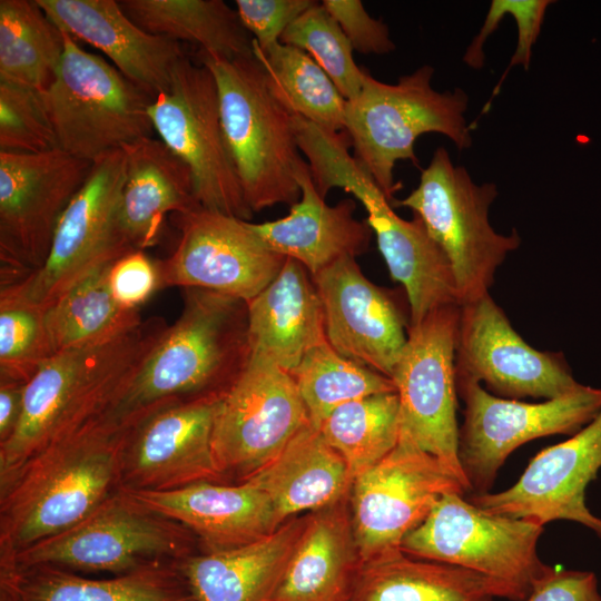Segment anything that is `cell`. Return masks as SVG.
<instances>
[{"instance_id": "1", "label": "cell", "mask_w": 601, "mask_h": 601, "mask_svg": "<svg viewBox=\"0 0 601 601\" xmlns=\"http://www.w3.org/2000/svg\"><path fill=\"white\" fill-rule=\"evenodd\" d=\"M167 326L154 316L112 341L48 358L26 385L14 432L0 444V493L32 457L108 411Z\"/></svg>"}, {"instance_id": "2", "label": "cell", "mask_w": 601, "mask_h": 601, "mask_svg": "<svg viewBox=\"0 0 601 601\" xmlns=\"http://www.w3.org/2000/svg\"><path fill=\"white\" fill-rule=\"evenodd\" d=\"M142 416L105 413L32 457L0 493V548L18 553L56 535L118 491L125 444Z\"/></svg>"}, {"instance_id": "3", "label": "cell", "mask_w": 601, "mask_h": 601, "mask_svg": "<svg viewBox=\"0 0 601 601\" xmlns=\"http://www.w3.org/2000/svg\"><path fill=\"white\" fill-rule=\"evenodd\" d=\"M183 309L167 326L107 415L127 420L165 403L224 395L250 358L247 302L183 288Z\"/></svg>"}, {"instance_id": "4", "label": "cell", "mask_w": 601, "mask_h": 601, "mask_svg": "<svg viewBox=\"0 0 601 601\" xmlns=\"http://www.w3.org/2000/svg\"><path fill=\"white\" fill-rule=\"evenodd\" d=\"M299 151L307 158L315 187L325 198L343 188L364 206L390 275L406 294L410 324L449 304H461L452 265L423 220L400 217L371 176L349 154L347 134L333 135L293 116Z\"/></svg>"}, {"instance_id": "5", "label": "cell", "mask_w": 601, "mask_h": 601, "mask_svg": "<svg viewBox=\"0 0 601 601\" xmlns=\"http://www.w3.org/2000/svg\"><path fill=\"white\" fill-rule=\"evenodd\" d=\"M433 75L434 68L424 65L396 83H385L366 72L359 95L346 100L345 130L353 157L391 203L401 187L394 181V167L400 160L418 167L414 146L421 135H444L459 150L472 146L467 95L460 88L435 90Z\"/></svg>"}, {"instance_id": "6", "label": "cell", "mask_w": 601, "mask_h": 601, "mask_svg": "<svg viewBox=\"0 0 601 601\" xmlns=\"http://www.w3.org/2000/svg\"><path fill=\"white\" fill-rule=\"evenodd\" d=\"M213 73L226 144L253 213L300 198L295 173L304 159L290 115L273 96L258 60L198 51Z\"/></svg>"}, {"instance_id": "7", "label": "cell", "mask_w": 601, "mask_h": 601, "mask_svg": "<svg viewBox=\"0 0 601 601\" xmlns=\"http://www.w3.org/2000/svg\"><path fill=\"white\" fill-rule=\"evenodd\" d=\"M542 533L535 521L490 513L452 492L404 538L401 550L473 571L491 582L497 598L524 601L550 568L538 554Z\"/></svg>"}, {"instance_id": "8", "label": "cell", "mask_w": 601, "mask_h": 601, "mask_svg": "<svg viewBox=\"0 0 601 601\" xmlns=\"http://www.w3.org/2000/svg\"><path fill=\"white\" fill-rule=\"evenodd\" d=\"M65 50L43 99L59 148L93 162L152 137L154 98L63 31Z\"/></svg>"}, {"instance_id": "9", "label": "cell", "mask_w": 601, "mask_h": 601, "mask_svg": "<svg viewBox=\"0 0 601 601\" xmlns=\"http://www.w3.org/2000/svg\"><path fill=\"white\" fill-rule=\"evenodd\" d=\"M499 191L493 183L476 184L467 170L439 147L422 169L420 183L392 207L410 208L446 254L461 304L487 294L506 256L518 249L516 229L503 235L490 224V207Z\"/></svg>"}, {"instance_id": "10", "label": "cell", "mask_w": 601, "mask_h": 601, "mask_svg": "<svg viewBox=\"0 0 601 601\" xmlns=\"http://www.w3.org/2000/svg\"><path fill=\"white\" fill-rule=\"evenodd\" d=\"M126 174L124 148L93 161L58 223L45 264L19 282L1 287L0 297L46 311L81 279L134 252L120 223Z\"/></svg>"}, {"instance_id": "11", "label": "cell", "mask_w": 601, "mask_h": 601, "mask_svg": "<svg viewBox=\"0 0 601 601\" xmlns=\"http://www.w3.org/2000/svg\"><path fill=\"white\" fill-rule=\"evenodd\" d=\"M195 536L118 490L76 525L20 550L21 569L52 565L122 574L193 554Z\"/></svg>"}, {"instance_id": "12", "label": "cell", "mask_w": 601, "mask_h": 601, "mask_svg": "<svg viewBox=\"0 0 601 601\" xmlns=\"http://www.w3.org/2000/svg\"><path fill=\"white\" fill-rule=\"evenodd\" d=\"M155 132L190 169L201 207L248 220V207L221 124L211 71L184 57L149 109Z\"/></svg>"}, {"instance_id": "13", "label": "cell", "mask_w": 601, "mask_h": 601, "mask_svg": "<svg viewBox=\"0 0 601 601\" xmlns=\"http://www.w3.org/2000/svg\"><path fill=\"white\" fill-rule=\"evenodd\" d=\"M91 166L60 148L38 154L0 151L1 287L45 264L58 223Z\"/></svg>"}, {"instance_id": "14", "label": "cell", "mask_w": 601, "mask_h": 601, "mask_svg": "<svg viewBox=\"0 0 601 601\" xmlns=\"http://www.w3.org/2000/svg\"><path fill=\"white\" fill-rule=\"evenodd\" d=\"M456 390L464 402L459 462L473 494L489 492L505 460L522 444L573 435L601 411V388L587 385L539 403L502 398L467 380H456Z\"/></svg>"}, {"instance_id": "15", "label": "cell", "mask_w": 601, "mask_h": 601, "mask_svg": "<svg viewBox=\"0 0 601 601\" xmlns=\"http://www.w3.org/2000/svg\"><path fill=\"white\" fill-rule=\"evenodd\" d=\"M460 316L461 304H449L410 324L392 381L400 401L401 433L439 459L469 487L459 462L456 420Z\"/></svg>"}, {"instance_id": "16", "label": "cell", "mask_w": 601, "mask_h": 601, "mask_svg": "<svg viewBox=\"0 0 601 601\" xmlns=\"http://www.w3.org/2000/svg\"><path fill=\"white\" fill-rule=\"evenodd\" d=\"M469 493L466 484L405 434L380 462L356 475L349 511L362 561L401 550L445 494Z\"/></svg>"}, {"instance_id": "17", "label": "cell", "mask_w": 601, "mask_h": 601, "mask_svg": "<svg viewBox=\"0 0 601 601\" xmlns=\"http://www.w3.org/2000/svg\"><path fill=\"white\" fill-rule=\"evenodd\" d=\"M308 423L290 374L270 359L250 354L223 395L214 422L211 447L220 476L246 480Z\"/></svg>"}, {"instance_id": "18", "label": "cell", "mask_w": 601, "mask_h": 601, "mask_svg": "<svg viewBox=\"0 0 601 601\" xmlns=\"http://www.w3.org/2000/svg\"><path fill=\"white\" fill-rule=\"evenodd\" d=\"M171 217L179 238L173 254L158 260L161 288H201L248 302L285 263L247 220L204 207Z\"/></svg>"}, {"instance_id": "19", "label": "cell", "mask_w": 601, "mask_h": 601, "mask_svg": "<svg viewBox=\"0 0 601 601\" xmlns=\"http://www.w3.org/2000/svg\"><path fill=\"white\" fill-rule=\"evenodd\" d=\"M455 380L484 382L509 400H552L578 390L562 353L530 346L490 293L461 304Z\"/></svg>"}, {"instance_id": "20", "label": "cell", "mask_w": 601, "mask_h": 601, "mask_svg": "<svg viewBox=\"0 0 601 601\" xmlns=\"http://www.w3.org/2000/svg\"><path fill=\"white\" fill-rule=\"evenodd\" d=\"M223 395L165 403L130 428L120 490L167 491L221 479L211 436Z\"/></svg>"}, {"instance_id": "21", "label": "cell", "mask_w": 601, "mask_h": 601, "mask_svg": "<svg viewBox=\"0 0 601 601\" xmlns=\"http://www.w3.org/2000/svg\"><path fill=\"white\" fill-rule=\"evenodd\" d=\"M601 470V411L561 443L539 452L511 487L472 494L470 501L494 514L544 525L577 522L601 538V518L587 505L585 493Z\"/></svg>"}, {"instance_id": "22", "label": "cell", "mask_w": 601, "mask_h": 601, "mask_svg": "<svg viewBox=\"0 0 601 601\" xmlns=\"http://www.w3.org/2000/svg\"><path fill=\"white\" fill-rule=\"evenodd\" d=\"M312 278L323 303L331 346L392 380L410 325L398 294L372 283L349 256Z\"/></svg>"}, {"instance_id": "23", "label": "cell", "mask_w": 601, "mask_h": 601, "mask_svg": "<svg viewBox=\"0 0 601 601\" xmlns=\"http://www.w3.org/2000/svg\"><path fill=\"white\" fill-rule=\"evenodd\" d=\"M76 41L99 49L126 78L154 99L166 91L186 57L178 41L147 32L115 0H36Z\"/></svg>"}, {"instance_id": "24", "label": "cell", "mask_w": 601, "mask_h": 601, "mask_svg": "<svg viewBox=\"0 0 601 601\" xmlns=\"http://www.w3.org/2000/svg\"><path fill=\"white\" fill-rule=\"evenodd\" d=\"M125 491L145 509L173 520L215 552L262 539L280 526L272 502L250 481L199 482L167 491Z\"/></svg>"}, {"instance_id": "25", "label": "cell", "mask_w": 601, "mask_h": 601, "mask_svg": "<svg viewBox=\"0 0 601 601\" xmlns=\"http://www.w3.org/2000/svg\"><path fill=\"white\" fill-rule=\"evenodd\" d=\"M300 198L288 215L272 221L247 226L274 252L303 264L311 276L342 257L364 254L373 230L366 220H358L354 199H342L334 206L317 191L304 159L295 173Z\"/></svg>"}, {"instance_id": "26", "label": "cell", "mask_w": 601, "mask_h": 601, "mask_svg": "<svg viewBox=\"0 0 601 601\" xmlns=\"http://www.w3.org/2000/svg\"><path fill=\"white\" fill-rule=\"evenodd\" d=\"M307 519L294 516L254 542L191 554L176 565L196 601H272Z\"/></svg>"}, {"instance_id": "27", "label": "cell", "mask_w": 601, "mask_h": 601, "mask_svg": "<svg viewBox=\"0 0 601 601\" xmlns=\"http://www.w3.org/2000/svg\"><path fill=\"white\" fill-rule=\"evenodd\" d=\"M248 305L252 354L290 372L327 341L321 296L306 267L286 257L276 277Z\"/></svg>"}, {"instance_id": "28", "label": "cell", "mask_w": 601, "mask_h": 601, "mask_svg": "<svg viewBox=\"0 0 601 601\" xmlns=\"http://www.w3.org/2000/svg\"><path fill=\"white\" fill-rule=\"evenodd\" d=\"M127 174L120 203L124 235L135 250L155 246L167 216L198 203L189 167L159 138L146 137L122 147Z\"/></svg>"}, {"instance_id": "29", "label": "cell", "mask_w": 601, "mask_h": 601, "mask_svg": "<svg viewBox=\"0 0 601 601\" xmlns=\"http://www.w3.org/2000/svg\"><path fill=\"white\" fill-rule=\"evenodd\" d=\"M246 480L266 493L282 525L348 496L354 479L343 456L308 423Z\"/></svg>"}, {"instance_id": "30", "label": "cell", "mask_w": 601, "mask_h": 601, "mask_svg": "<svg viewBox=\"0 0 601 601\" xmlns=\"http://www.w3.org/2000/svg\"><path fill=\"white\" fill-rule=\"evenodd\" d=\"M348 496L308 513L272 601L346 600L362 563Z\"/></svg>"}, {"instance_id": "31", "label": "cell", "mask_w": 601, "mask_h": 601, "mask_svg": "<svg viewBox=\"0 0 601 601\" xmlns=\"http://www.w3.org/2000/svg\"><path fill=\"white\" fill-rule=\"evenodd\" d=\"M484 577L402 550L362 561L345 601H493Z\"/></svg>"}, {"instance_id": "32", "label": "cell", "mask_w": 601, "mask_h": 601, "mask_svg": "<svg viewBox=\"0 0 601 601\" xmlns=\"http://www.w3.org/2000/svg\"><path fill=\"white\" fill-rule=\"evenodd\" d=\"M19 569V601H196L176 563L148 564L108 579L52 565Z\"/></svg>"}, {"instance_id": "33", "label": "cell", "mask_w": 601, "mask_h": 601, "mask_svg": "<svg viewBox=\"0 0 601 601\" xmlns=\"http://www.w3.org/2000/svg\"><path fill=\"white\" fill-rule=\"evenodd\" d=\"M125 13L140 28L199 51L233 60L253 56V36L223 0H121Z\"/></svg>"}, {"instance_id": "34", "label": "cell", "mask_w": 601, "mask_h": 601, "mask_svg": "<svg viewBox=\"0 0 601 601\" xmlns=\"http://www.w3.org/2000/svg\"><path fill=\"white\" fill-rule=\"evenodd\" d=\"M253 55L273 96L290 115L333 135L346 132V100L308 53L282 42L262 49L254 40Z\"/></svg>"}, {"instance_id": "35", "label": "cell", "mask_w": 601, "mask_h": 601, "mask_svg": "<svg viewBox=\"0 0 601 601\" xmlns=\"http://www.w3.org/2000/svg\"><path fill=\"white\" fill-rule=\"evenodd\" d=\"M112 264L81 279L46 309L55 354L112 341L142 322L138 309L125 308L114 298L108 283Z\"/></svg>"}, {"instance_id": "36", "label": "cell", "mask_w": 601, "mask_h": 601, "mask_svg": "<svg viewBox=\"0 0 601 601\" xmlns=\"http://www.w3.org/2000/svg\"><path fill=\"white\" fill-rule=\"evenodd\" d=\"M63 50V31L36 0L0 1V80L46 91Z\"/></svg>"}, {"instance_id": "37", "label": "cell", "mask_w": 601, "mask_h": 601, "mask_svg": "<svg viewBox=\"0 0 601 601\" xmlns=\"http://www.w3.org/2000/svg\"><path fill=\"white\" fill-rule=\"evenodd\" d=\"M317 428L343 456L354 479L397 444L401 434L398 395L381 393L345 403Z\"/></svg>"}, {"instance_id": "38", "label": "cell", "mask_w": 601, "mask_h": 601, "mask_svg": "<svg viewBox=\"0 0 601 601\" xmlns=\"http://www.w3.org/2000/svg\"><path fill=\"white\" fill-rule=\"evenodd\" d=\"M288 373L296 384L311 424L316 427L345 403L396 392L390 377L343 356L327 341L308 351Z\"/></svg>"}, {"instance_id": "39", "label": "cell", "mask_w": 601, "mask_h": 601, "mask_svg": "<svg viewBox=\"0 0 601 601\" xmlns=\"http://www.w3.org/2000/svg\"><path fill=\"white\" fill-rule=\"evenodd\" d=\"M279 42L308 53L345 100H353L359 95L367 71L356 65L349 40L321 2L294 20Z\"/></svg>"}, {"instance_id": "40", "label": "cell", "mask_w": 601, "mask_h": 601, "mask_svg": "<svg viewBox=\"0 0 601 601\" xmlns=\"http://www.w3.org/2000/svg\"><path fill=\"white\" fill-rule=\"evenodd\" d=\"M45 313L30 304L0 297V377L27 384L55 354Z\"/></svg>"}, {"instance_id": "41", "label": "cell", "mask_w": 601, "mask_h": 601, "mask_svg": "<svg viewBox=\"0 0 601 601\" xmlns=\"http://www.w3.org/2000/svg\"><path fill=\"white\" fill-rule=\"evenodd\" d=\"M57 148L43 91L0 80V151L38 154Z\"/></svg>"}, {"instance_id": "42", "label": "cell", "mask_w": 601, "mask_h": 601, "mask_svg": "<svg viewBox=\"0 0 601 601\" xmlns=\"http://www.w3.org/2000/svg\"><path fill=\"white\" fill-rule=\"evenodd\" d=\"M108 283L114 298L122 307L139 311L161 288L158 262L144 250L130 252L110 266Z\"/></svg>"}, {"instance_id": "43", "label": "cell", "mask_w": 601, "mask_h": 601, "mask_svg": "<svg viewBox=\"0 0 601 601\" xmlns=\"http://www.w3.org/2000/svg\"><path fill=\"white\" fill-rule=\"evenodd\" d=\"M314 0H237L242 23L259 48L279 42L283 32L303 12L314 6Z\"/></svg>"}, {"instance_id": "44", "label": "cell", "mask_w": 601, "mask_h": 601, "mask_svg": "<svg viewBox=\"0 0 601 601\" xmlns=\"http://www.w3.org/2000/svg\"><path fill=\"white\" fill-rule=\"evenodd\" d=\"M337 21L353 50L364 55H385L395 50L388 27L370 16L359 0H323L321 2Z\"/></svg>"}, {"instance_id": "45", "label": "cell", "mask_w": 601, "mask_h": 601, "mask_svg": "<svg viewBox=\"0 0 601 601\" xmlns=\"http://www.w3.org/2000/svg\"><path fill=\"white\" fill-rule=\"evenodd\" d=\"M501 6L506 14H510L516 21L518 42L515 51L503 72L501 79L496 83L491 99L487 101L484 111L490 107L493 97L499 93L502 83L509 71L521 65L525 70L529 69L531 61L532 48L541 32L545 11L553 2L550 0H500Z\"/></svg>"}, {"instance_id": "46", "label": "cell", "mask_w": 601, "mask_h": 601, "mask_svg": "<svg viewBox=\"0 0 601 601\" xmlns=\"http://www.w3.org/2000/svg\"><path fill=\"white\" fill-rule=\"evenodd\" d=\"M524 601H601V593L592 571L550 566Z\"/></svg>"}, {"instance_id": "47", "label": "cell", "mask_w": 601, "mask_h": 601, "mask_svg": "<svg viewBox=\"0 0 601 601\" xmlns=\"http://www.w3.org/2000/svg\"><path fill=\"white\" fill-rule=\"evenodd\" d=\"M26 385L0 377V444L12 435L19 423Z\"/></svg>"}, {"instance_id": "48", "label": "cell", "mask_w": 601, "mask_h": 601, "mask_svg": "<svg viewBox=\"0 0 601 601\" xmlns=\"http://www.w3.org/2000/svg\"><path fill=\"white\" fill-rule=\"evenodd\" d=\"M0 601H19L18 593L11 591H1Z\"/></svg>"}]
</instances>
